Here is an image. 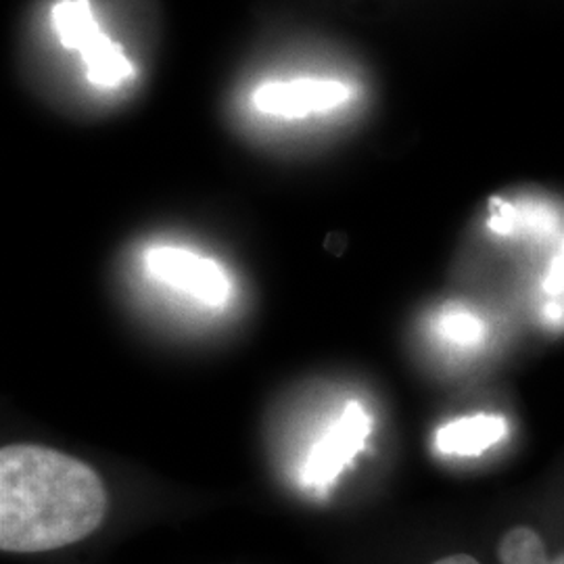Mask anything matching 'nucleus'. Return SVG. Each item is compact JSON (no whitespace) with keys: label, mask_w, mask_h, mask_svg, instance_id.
Here are the masks:
<instances>
[{"label":"nucleus","mask_w":564,"mask_h":564,"mask_svg":"<svg viewBox=\"0 0 564 564\" xmlns=\"http://www.w3.org/2000/svg\"><path fill=\"white\" fill-rule=\"evenodd\" d=\"M109 496L88 464L44 445L0 449V550L51 552L101 527Z\"/></svg>","instance_id":"nucleus-1"},{"label":"nucleus","mask_w":564,"mask_h":564,"mask_svg":"<svg viewBox=\"0 0 564 564\" xmlns=\"http://www.w3.org/2000/svg\"><path fill=\"white\" fill-rule=\"evenodd\" d=\"M53 23L61 44L80 53L90 84L113 88L132 76V63L118 42L105 36L90 0H61Z\"/></svg>","instance_id":"nucleus-2"},{"label":"nucleus","mask_w":564,"mask_h":564,"mask_svg":"<svg viewBox=\"0 0 564 564\" xmlns=\"http://www.w3.org/2000/svg\"><path fill=\"white\" fill-rule=\"evenodd\" d=\"M147 268L163 284L209 305H220L230 295L223 268L184 249L155 247L147 253Z\"/></svg>","instance_id":"nucleus-3"},{"label":"nucleus","mask_w":564,"mask_h":564,"mask_svg":"<svg viewBox=\"0 0 564 564\" xmlns=\"http://www.w3.org/2000/svg\"><path fill=\"white\" fill-rule=\"evenodd\" d=\"M368 433L370 416L360 403H349L341 419L312 447L303 468V479L310 485L333 484L347 463L362 449Z\"/></svg>","instance_id":"nucleus-4"},{"label":"nucleus","mask_w":564,"mask_h":564,"mask_svg":"<svg viewBox=\"0 0 564 564\" xmlns=\"http://www.w3.org/2000/svg\"><path fill=\"white\" fill-rule=\"evenodd\" d=\"M349 99V88L337 80L270 82L256 93V105L263 113L281 118H305L323 113Z\"/></svg>","instance_id":"nucleus-5"},{"label":"nucleus","mask_w":564,"mask_h":564,"mask_svg":"<svg viewBox=\"0 0 564 564\" xmlns=\"http://www.w3.org/2000/svg\"><path fill=\"white\" fill-rule=\"evenodd\" d=\"M505 433L506 424L502 419L479 414L445 424L437 433V445L445 454L475 456L502 440Z\"/></svg>","instance_id":"nucleus-6"},{"label":"nucleus","mask_w":564,"mask_h":564,"mask_svg":"<svg viewBox=\"0 0 564 564\" xmlns=\"http://www.w3.org/2000/svg\"><path fill=\"white\" fill-rule=\"evenodd\" d=\"M498 558L502 564H564V552L550 558L542 535L533 527L519 524L500 540Z\"/></svg>","instance_id":"nucleus-7"},{"label":"nucleus","mask_w":564,"mask_h":564,"mask_svg":"<svg viewBox=\"0 0 564 564\" xmlns=\"http://www.w3.org/2000/svg\"><path fill=\"white\" fill-rule=\"evenodd\" d=\"M444 330L454 341H473L479 333V324L470 316H449L445 318Z\"/></svg>","instance_id":"nucleus-8"},{"label":"nucleus","mask_w":564,"mask_h":564,"mask_svg":"<svg viewBox=\"0 0 564 564\" xmlns=\"http://www.w3.org/2000/svg\"><path fill=\"white\" fill-rule=\"evenodd\" d=\"M433 564H479V561L473 558L470 554H452V556H444Z\"/></svg>","instance_id":"nucleus-9"}]
</instances>
